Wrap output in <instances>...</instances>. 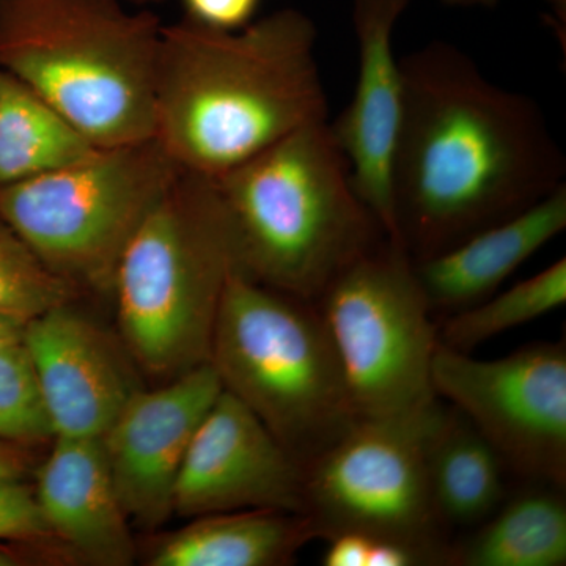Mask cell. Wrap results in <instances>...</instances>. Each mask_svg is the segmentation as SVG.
<instances>
[{
  "mask_svg": "<svg viewBox=\"0 0 566 566\" xmlns=\"http://www.w3.org/2000/svg\"><path fill=\"white\" fill-rule=\"evenodd\" d=\"M186 20L214 29L233 32L255 21L262 0H181Z\"/></svg>",
  "mask_w": 566,
  "mask_h": 566,
  "instance_id": "obj_25",
  "label": "cell"
},
{
  "mask_svg": "<svg viewBox=\"0 0 566 566\" xmlns=\"http://www.w3.org/2000/svg\"><path fill=\"white\" fill-rule=\"evenodd\" d=\"M327 549L322 558L324 566H368L374 536L359 532H344L326 539Z\"/></svg>",
  "mask_w": 566,
  "mask_h": 566,
  "instance_id": "obj_26",
  "label": "cell"
},
{
  "mask_svg": "<svg viewBox=\"0 0 566 566\" xmlns=\"http://www.w3.org/2000/svg\"><path fill=\"white\" fill-rule=\"evenodd\" d=\"M212 182L232 227L238 271L308 303L387 238L354 188L327 120L296 129Z\"/></svg>",
  "mask_w": 566,
  "mask_h": 566,
  "instance_id": "obj_3",
  "label": "cell"
},
{
  "mask_svg": "<svg viewBox=\"0 0 566 566\" xmlns=\"http://www.w3.org/2000/svg\"><path fill=\"white\" fill-rule=\"evenodd\" d=\"M210 363L139 389L102 436L112 480L134 526L156 528L174 515L186 453L222 392Z\"/></svg>",
  "mask_w": 566,
  "mask_h": 566,
  "instance_id": "obj_11",
  "label": "cell"
},
{
  "mask_svg": "<svg viewBox=\"0 0 566 566\" xmlns=\"http://www.w3.org/2000/svg\"><path fill=\"white\" fill-rule=\"evenodd\" d=\"M25 323L0 314V349L21 344L24 338Z\"/></svg>",
  "mask_w": 566,
  "mask_h": 566,
  "instance_id": "obj_28",
  "label": "cell"
},
{
  "mask_svg": "<svg viewBox=\"0 0 566 566\" xmlns=\"http://www.w3.org/2000/svg\"><path fill=\"white\" fill-rule=\"evenodd\" d=\"M256 509L305 513L304 469L248 406L222 390L186 453L174 513L192 520Z\"/></svg>",
  "mask_w": 566,
  "mask_h": 566,
  "instance_id": "obj_12",
  "label": "cell"
},
{
  "mask_svg": "<svg viewBox=\"0 0 566 566\" xmlns=\"http://www.w3.org/2000/svg\"><path fill=\"white\" fill-rule=\"evenodd\" d=\"M411 0H354L353 24L357 44V76L345 109L329 123L334 139L352 169L354 188L375 212L392 241L390 159L400 120V59L394 32Z\"/></svg>",
  "mask_w": 566,
  "mask_h": 566,
  "instance_id": "obj_14",
  "label": "cell"
},
{
  "mask_svg": "<svg viewBox=\"0 0 566 566\" xmlns=\"http://www.w3.org/2000/svg\"><path fill=\"white\" fill-rule=\"evenodd\" d=\"M444 409L436 398L405 415L357 419L304 469L305 515L318 539L359 532L447 565L449 528L428 479V444Z\"/></svg>",
  "mask_w": 566,
  "mask_h": 566,
  "instance_id": "obj_9",
  "label": "cell"
},
{
  "mask_svg": "<svg viewBox=\"0 0 566 566\" xmlns=\"http://www.w3.org/2000/svg\"><path fill=\"white\" fill-rule=\"evenodd\" d=\"M73 304L25 323L22 344L55 438H102L140 387L117 346Z\"/></svg>",
  "mask_w": 566,
  "mask_h": 566,
  "instance_id": "obj_13",
  "label": "cell"
},
{
  "mask_svg": "<svg viewBox=\"0 0 566 566\" xmlns=\"http://www.w3.org/2000/svg\"><path fill=\"white\" fill-rule=\"evenodd\" d=\"M566 303V259L538 274L494 293L482 303L446 316L438 326L439 342L457 352L472 353L491 338L535 322Z\"/></svg>",
  "mask_w": 566,
  "mask_h": 566,
  "instance_id": "obj_21",
  "label": "cell"
},
{
  "mask_svg": "<svg viewBox=\"0 0 566 566\" xmlns=\"http://www.w3.org/2000/svg\"><path fill=\"white\" fill-rule=\"evenodd\" d=\"M447 565H566V502L564 490L531 483L497 506L476 526L474 535L450 543Z\"/></svg>",
  "mask_w": 566,
  "mask_h": 566,
  "instance_id": "obj_19",
  "label": "cell"
},
{
  "mask_svg": "<svg viewBox=\"0 0 566 566\" xmlns=\"http://www.w3.org/2000/svg\"><path fill=\"white\" fill-rule=\"evenodd\" d=\"M431 386L471 420L510 472L565 490V344L536 342L480 360L439 342Z\"/></svg>",
  "mask_w": 566,
  "mask_h": 566,
  "instance_id": "obj_10",
  "label": "cell"
},
{
  "mask_svg": "<svg viewBox=\"0 0 566 566\" xmlns=\"http://www.w3.org/2000/svg\"><path fill=\"white\" fill-rule=\"evenodd\" d=\"M441 2L452 7H491L499 0H441Z\"/></svg>",
  "mask_w": 566,
  "mask_h": 566,
  "instance_id": "obj_29",
  "label": "cell"
},
{
  "mask_svg": "<svg viewBox=\"0 0 566 566\" xmlns=\"http://www.w3.org/2000/svg\"><path fill=\"white\" fill-rule=\"evenodd\" d=\"M315 304L356 420L405 415L438 398V326L403 248L386 238L335 275Z\"/></svg>",
  "mask_w": 566,
  "mask_h": 566,
  "instance_id": "obj_8",
  "label": "cell"
},
{
  "mask_svg": "<svg viewBox=\"0 0 566 566\" xmlns=\"http://www.w3.org/2000/svg\"><path fill=\"white\" fill-rule=\"evenodd\" d=\"M0 539L59 542L25 480H0Z\"/></svg>",
  "mask_w": 566,
  "mask_h": 566,
  "instance_id": "obj_24",
  "label": "cell"
},
{
  "mask_svg": "<svg viewBox=\"0 0 566 566\" xmlns=\"http://www.w3.org/2000/svg\"><path fill=\"white\" fill-rule=\"evenodd\" d=\"M509 471L468 417L450 406L428 444V479L447 528L476 527L505 501Z\"/></svg>",
  "mask_w": 566,
  "mask_h": 566,
  "instance_id": "obj_18",
  "label": "cell"
},
{
  "mask_svg": "<svg viewBox=\"0 0 566 566\" xmlns=\"http://www.w3.org/2000/svg\"><path fill=\"white\" fill-rule=\"evenodd\" d=\"M234 271L232 227L214 182L180 172L123 253L112 290L126 352L145 374L167 381L210 363Z\"/></svg>",
  "mask_w": 566,
  "mask_h": 566,
  "instance_id": "obj_5",
  "label": "cell"
},
{
  "mask_svg": "<svg viewBox=\"0 0 566 566\" xmlns=\"http://www.w3.org/2000/svg\"><path fill=\"white\" fill-rule=\"evenodd\" d=\"M54 438L24 344L0 349V441L33 447Z\"/></svg>",
  "mask_w": 566,
  "mask_h": 566,
  "instance_id": "obj_23",
  "label": "cell"
},
{
  "mask_svg": "<svg viewBox=\"0 0 566 566\" xmlns=\"http://www.w3.org/2000/svg\"><path fill=\"white\" fill-rule=\"evenodd\" d=\"M133 2H137V3L163 2V0H133Z\"/></svg>",
  "mask_w": 566,
  "mask_h": 566,
  "instance_id": "obj_30",
  "label": "cell"
},
{
  "mask_svg": "<svg viewBox=\"0 0 566 566\" xmlns=\"http://www.w3.org/2000/svg\"><path fill=\"white\" fill-rule=\"evenodd\" d=\"M163 24L118 0H0V69L96 147L151 139Z\"/></svg>",
  "mask_w": 566,
  "mask_h": 566,
  "instance_id": "obj_4",
  "label": "cell"
},
{
  "mask_svg": "<svg viewBox=\"0 0 566 566\" xmlns=\"http://www.w3.org/2000/svg\"><path fill=\"white\" fill-rule=\"evenodd\" d=\"M33 490L52 535L77 565L134 564L133 524L115 490L102 438H54Z\"/></svg>",
  "mask_w": 566,
  "mask_h": 566,
  "instance_id": "obj_15",
  "label": "cell"
},
{
  "mask_svg": "<svg viewBox=\"0 0 566 566\" xmlns=\"http://www.w3.org/2000/svg\"><path fill=\"white\" fill-rule=\"evenodd\" d=\"M318 539L305 513L256 509L211 513L163 536L147 553L150 566L292 565L308 543Z\"/></svg>",
  "mask_w": 566,
  "mask_h": 566,
  "instance_id": "obj_17",
  "label": "cell"
},
{
  "mask_svg": "<svg viewBox=\"0 0 566 566\" xmlns=\"http://www.w3.org/2000/svg\"><path fill=\"white\" fill-rule=\"evenodd\" d=\"M327 120L307 14L281 10L240 31L163 25L155 132L181 172L222 177L275 142Z\"/></svg>",
  "mask_w": 566,
  "mask_h": 566,
  "instance_id": "obj_2",
  "label": "cell"
},
{
  "mask_svg": "<svg viewBox=\"0 0 566 566\" xmlns=\"http://www.w3.org/2000/svg\"><path fill=\"white\" fill-rule=\"evenodd\" d=\"M390 159L392 243L412 262L539 202L566 185V158L526 93L488 80L468 52L431 41L400 57Z\"/></svg>",
  "mask_w": 566,
  "mask_h": 566,
  "instance_id": "obj_1",
  "label": "cell"
},
{
  "mask_svg": "<svg viewBox=\"0 0 566 566\" xmlns=\"http://www.w3.org/2000/svg\"><path fill=\"white\" fill-rule=\"evenodd\" d=\"M98 148L39 93L0 69V188L65 169Z\"/></svg>",
  "mask_w": 566,
  "mask_h": 566,
  "instance_id": "obj_20",
  "label": "cell"
},
{
  "mask_svg": "<svg viewBox=\"0 0 566 566\" xmlns=\"http://www.w3.org/2000/svg\"><path fill=\"white\" fill-rule=\"evenodd\" d=\"M80 296L41 263L0 214V314L28 323Z\"/></svg>",
  "mask_w": 566,
  "mask_h": 566,
  "instance_id": "obj_22",
  "label": "cell"
},
{
  "mask_svg": "<svg viewBox=\"0 0 566 566\" xmlns=\"http://www.w3.org/2000/svg\"><path fill=\"white\" fill-rule=\"evenodd\" d=\"M181 170L155 137L0 188V214L77 293L112 294L123 253Z\"/></svg>",
  "mask_w": 566,
  "mask_h": 566,
  "instance_id": "obj_7",
  "label": "cell"
},
{
  "mask_svg": "<svg viewBox=\"0 0 566 566\" xmlns=\"http://www.w3.org/2000/svg\"><path fill=\"white\" fill-rule=\"evenodd\" d=\"M32 447L0 441V480H25L33 471Z\"/></svg>",
  "mask_w": 566,
  "mask_h": 566,
  "instance_id": "obj_27",
  "label": "cell"
},
{
  "mask_svg": "<svg viewBox=\"0 0 566 566\" xmlns=\"http://www.w3.org/2000/svg\"><path fill=\"white\" fill-rule=\"evenodd\" d=\"M566 229V185L472 234L438 255L417 260L415 271L434 318H446L497 293L521 264Z\"/></svg>",
  "mask_w": 566,
  "mask_h": 566,
  "instance_id": "obj_16",
  "label": "cell"
},
{
  "mask_svg": "<svg viewBox=\"0 0 566 566\" xmlns=\"http://www.w3.org/2000/svg\"><path fill=\"white\" fill-rule=\"evenodd\" d=\"M210 364L222 389L248 406L303 469L356 422L316 304L240 271L223 290Z\"/></svg>",
  "mask_w": 566,
  "mask_h": 566,
  "instance_id": "obj_6",
  "label": "cell"
}]
</instances>
